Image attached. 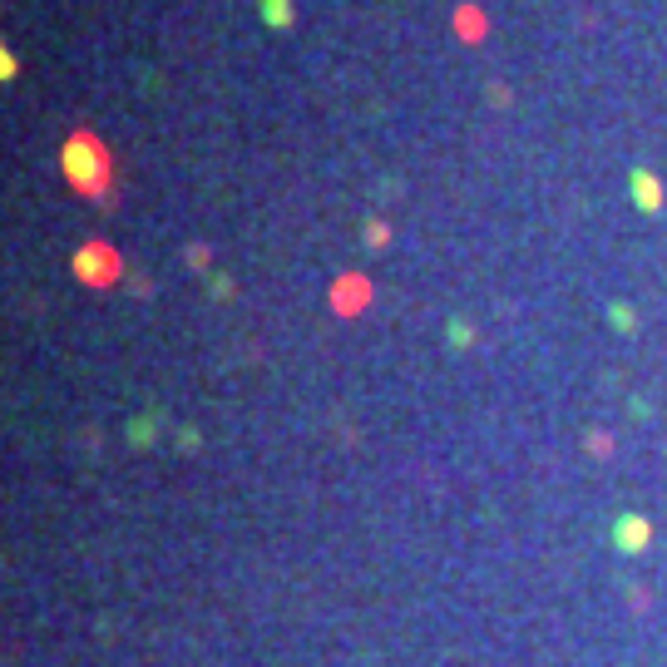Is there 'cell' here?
<instances>
[{"instance_id": "3", "label": "cell", "mask_w": 667, "mask_h": 667, "mask_svg": "<svg viewBox=\"0 0 667 667\" xmlns=\"http://www.w3.org/2000/svg\"><path fill=\"white\" fill-rule=\"evenodd\" d=\"M633 183H638V203L643 208H658V183H648V173H638Z\"/></svg>"}, {"instance_id": "2", "label": "cell", "mask_w": 667, "mask_h": 667, "mask_svg": "<svg viewBox=\"0 0 667 667\" xmlns=\"http://www.w3.org/2000/svg\"><path fill=\"white\" fill-rule=\"evenodd\" d=\"M648 539H653V524H648L643 514H623V519H613V549L638 554V549H648Z\"/></svg>"}, {"instance_id": "1", "label": "cell", "mask_w": 667, "mask_h": 667, "mask_svg": "<svg viewBox=\"0 0 667 667\" xmlns=\"http://www.w3.org/2000/svg\"><path fill=\"white\" fill-rule=\"evenodd\" d=\"M65 178L89 193V198H99L104 188H109V159H104V149L89 139V134H75L70 144H65Z\"/></svg>"}]
</instances>
